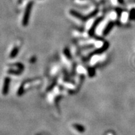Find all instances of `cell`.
Segmentation results:
<instances>
[{"instance_id":"5","label":"cell","mask_w":135,"mask_h":135,"mask_svg":"<svg viewBox=\"0 0 135 135\" xmlns=\"http://www.w3.org/2000/svg\"><path fill=\"white\" fill-rule=\"evenodd\" d=\"M114 25H115V23L113 21H110L108 23V24L106 25V26L105 27L104 30H103V34L104 36L108 35L109 33L111 31V30H112V28H113Z\"/></svg>"},{"instance_id":"7","label":"cell","mask_w":135,"mask_h":135,"mask_svg":"<svg viewBox=\"0 0 135 135\" xmlns=\"http://www.w3.org/2000/svg\"><path fill=\"white\" fill-rule=\"evenodd\" d=\"M73 126L74 129H76V130L80 133H83L85 131V128H84V127L83 126L81 125V124H74L73 125Z\"/></svg>"},{"instance_id":"10","label":"cell","mask_w":135,"mask_h":135,"mask_svg":"<svg viewBox=\"0 0 135 135\" xmlns=\"http://www.w3.org/2000/svg\"><path fill=\"white\" fill-rule=\"evenodd\" d=\"M118 2H119L120 4H123V3H124V0H118Z\"/></svg>"},{"instance_id":"9","label":"cell","mask_w":135,"mask_h":135,"mask_svg":"<svg viewBox=\"0 0 135 135\" xmlns=\"http://www.w3.org/2000/svg\"><path fill=\"white\" fill-rule=\"evenodd\" d=\"M135 10L133 9L130 13V19H135Z\"/></svg>"},{"instance_id":"2","label":"cell","mask_w":135,"mask_h":135,"mask_svg":"<svg viewBox=\"0 0 135 135\" xmlns=\"http://www.w3.org/2000/svg\"><path fill=\"white\" fill-rule=\"evenodd\" d=\"M70 13L73 16H75L76 18H79V19H81L82 21H87L88 19H89V18H92V17H93V16H95L96 13H97L98 11L97 10H96V11H95L94 12L92 13L91 15H88L87 16H82V15H81V14H80L79 13H78L77 11H74V10H71V11H70Z\"/></svg>"},{"instance_id":"1","label":"cell","mask_w":135,"mask_h":135,"mask_svg":"<svg viewBox=\"0 0 135 135\" xmlns=\"http://www.w3.org/2000/svg\"><path fill=\"white\" fill-rule=\"evenodd\" d=\"M33 1H30L27 4V6H26L23 18V25L24 26H26L28 25V24L30 15H31V10H32L33 8Z\"/></svg>"},{"instance_id":"6","label":"cell","mask_w":135,"mask_h":135,"mask_svg":"<svg viewBox=\"0 0 135 135\" xmlns=\"http://www.w3.org/2000/svg\"><path fill=\"white\" fill-rule=\"evenodd\" d=\"M108 47H109V44H108V42H105L101 48L98 49L96 51L94 52L93 54H100V53H103V52H104V51H106V50Z\"/></svg>"},{"instance_id":"3","label":"cell","mask_w":135,"mask_h":135,"mask_svg":"<svg viewBox=\"0 0 135 135\" xmlns=\"http://www.w3.org/2000/svg\"><path fill=\"white\" fill-rule=\"evenodd\" d=\"M11 82V79L9 77H6L4 80L3 89H2V93L3 95H6L9 92L10 89V84Z\"/></svg>"},{"instance_id":"4","label":"cell","mask_w":135,"mask_h":135,"mask_svg":"<svg viewBox=\"0 0 135 135\" xmlns=\"http://www.w3.org/2000/svg\"><path fill=\"white\" fill-rule=\"evenodd\" d=\"M103 17H100V18H98V19H96V20H95V21L94 22L93 24V25H92L91 28L89 29V35L90 36L94 35V34H95V30H96V28H97L98 25L100 24V22L102 21V20H103Z\"/></svg>"},{"instance_id":"8","label":"cell","mask_w":135,"mask_h":135,"mask_svg":"<svg viewBox=\"0 0 135 135\" xmlns=\"http://www.w3.org/2000/svg\"><path fill=\"white\" fill-rule=\"evenodd\" d=\"M18 48L17 47H15L13 50L11 51V53H10V58H14L16 56V55L18 54Z\"/></svg>"}]
</instances>
